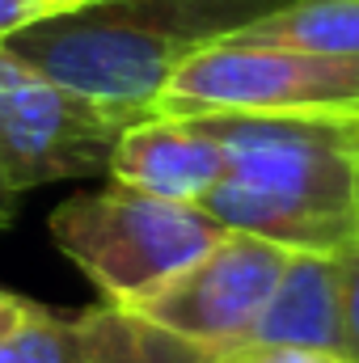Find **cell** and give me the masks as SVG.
Listing matches in <instances>:
<instances>
[{
	"mask_svg": "<svg viewBox=\"0 0 359 363\" xmlns=\"http://www.w3.org/2000/svg\"><path fill=\"white\" fill-rule=\"evenodd\" d=\"M224 169L199 207L228 233L338 254L355 241L359 114H194Z\"/></svg>",
	"mask_w": 359,
	"mask_h": 363,
	"instance_id": "obj_1",
	"label": "cell"
},
{
	"mask_svg": "<svg viewBox=\"0 0 359 363\" xmlns=\"http://www.w3.org/2000/svg\"><path fill=\"white\" fill-rule=\"evenodd\" d=\"M283 4L292 0H89L17 30L4 47L68 89L153 118L174 68Z\"/></svg>",
	"mask_w": 359,
	"mask_h": 363,
	"instance_id": "obj_2",
	"label": "cell"
},
{
	"mask_svg": "<svg viewBox=\"0 0 359 363\" xmlns=\"http://www.w3.org/2000/svg\"><path fill=\"white\" fill-rule=\"evenodd\" d=\"M47 228L60 254L72 258L106 304L118 308H136L216 237H224L199 203L157 199L118 182L60 203Z\"/></svg>",
	"mask_w": 359,
	"mask_h": 363,
	"instance_id": "obj_3",
	"label": "cell"
},
{
	"mask_svg": "<svg viewBox=\"0 0 359 363\" xmlns=\"http://www.w3.org/2000/svg\"><path fill=\"white\" fill-rule=\"evenodd\" d=\"M153 114H359V55L270 47L233 34L174 68Z\"/></svg>",
	"mask_w": 359,
	"mask_h": 363,
	"instance_id": "obj_4",
	"label": "cell"
},
{
	"mask_svg": "<svg viewBox=\"0 0 359 363\" xmlns=\"http://www.w3.org/2000/svg\"><path fill=\"white\" fill-rule=\"evenodd\" d=\"M140 114L68 89L0 43V178L13 194L110 174L118 135Z\"/></svg>",
	"mask_w": 359,
	"mask_h": 363,
	"instance_id": "obj_5",
	"label": "cell"
},
{
	"mask_svg": "<svg viewBox=\"0 0 359 363\" xmlns=\"http://www.w3.org/2000/svg\"><path fill=\"white\" fill-rule=\"evenodd\" d=\"M287 254L292 250L270 245L263 237L224 228V237H216L131 313L207 351L250 342Z\"/></svg>",
	"mask_w": 359,
	"mask_h": 363,
	"instance_id": "obj_6",
	"label": "cell"
},
{
	"mask_svg": "<svg viewBox=\"0 0 359 363\" xmlns=\"http://www.w3.org/2000/svg\"><path fill=\"white\" fill-rule=\"evenodd\" d=\"M220 169L224 152L203 118H140L118 135L110 157V182L174 203H199Z\"/></svg>",
	"mask_w": 359,
	"mask_h": 363,
	"instance_id": "obj_7",
	"label": "cell"
},
{
	"mask_svg": "<svg viewBox=\"0 0 359 363\" xmlns=\"http://www.w3.org/2000/svg\"><path fill=\"white\" fill-rule=\"evenodd\" d=\"M250 342L313 347V351H343L347 355L338 254L292 250Z\"/></svg>",
	"mask_w": 359,
	"mask_h": 363,
	"instance_id": "obj_8",
	"label": "cell"
},
{
	"mask_svg": "<svg viewBox=\"0 0 359 363\" xmlns=\"http://www.w3.org/2000/svg\"><path fill=\"white\" fill-rule=\"evenodd\" d=\"M89 363H207V347H194L178 334L144 321L131 308L97 304L81 313Z\"/></svg>",
	"mask_w": 359,
	"mask_h": 363,
	"instance_id": "obj_9",
	"label": "cell"
},
{
	"mask_svg": "<svg viewBox=\"0 0 359 363\" xmlns=\"http://www.w3.org/2000/svg\"><path fill=\"white\" fill-rule=\"evenodd\" d=\"M237 38L321 55H359V0H292Z\"/></svg>",
	"mask_w": 359,
	"mask_h": 363,
	"instance_id": "obj_10",
	"label": "cell"
},
{
	"mask_svg": "<svg viewBox=\"0 0 359 363\" xmlns=\"http://www.w3.org/2000/svg\"><path fill=\"white\" fill-rule=\"evenodd\" d=\"M0 363H89L81 313H51L34 308L26 325L0 334Z\"/></svg>",
	"mask_w": 359,
	"mask_h": 363,
	"instance_id": "obj_11",
	"label": "cell"
},
{
	"mask_svg": "<svg viewBox=\"0 0 359 363\" xmlns=\"http://www.w3.org/2000/svg\"><path fill=\"white\" fill-rule=\"evenodd\" d=\"M207 363H355L343 351H313V347H279V342H237L211 351Z\"/></svg>",
	"mask_w": 359,
	"mask_h": 363,
	"instance_id": "obj_12",
	"label": "cell"
},
{
	"mask_svg": "<svg viewBox=\"0 0 359 363\" xmlns=\"http://www.w3.org/2000/svg\"><path fill=\"white\" fill-rule=\"evenodd\" d=\"M338 279H343V338L347 355L359 363V241L338 250Z\"/></svg>",
	"mask_w": 359,
	"mask_h": 363,
	"instance_id": "obj_13",
	"label": "cell"
},
{
	"mask_svg": "<svg viewBox=\"0 0 359 363\" xmlns=\"http://www.w3.org/2000/svg\"><path fill=\"white\" fill-rule=\"evenodd\" d=\"M47 13H43V4L38 0H0V43L4 38H13L17 30H26V26H34V21H43Z\"/></svg>",
	"mask_w": 359,
	"mask_h": 363,
	"instance_id": "obj_14",
	"label": "cell"
},
{
	"mask_svg": "<svg viewBox=\"0 0 359 363\" xmlns=\"http://www.w3.org/2000/svg\"><path fill=\"white\" fill-rule=\"evenodd\" d=\"M34 300H26V296H13V291H4L0 287V334H13L17 325H26L30 317H34Z\"/></svg>",
	"mask_w": 359,
	"mask_h": 363,
	"instance_id": "obj_15",
	"label": "cell"
},
{
	"mask_svg": "<svg viewBox=\"0 0 359 363\" xmlns=\"http://www.w3.org/2000/svg\"><path fill=\"white\" fill-rule=\"evenodd\" d=\"M13 211H17V194L9 190V182L0 178V228L13 224Z\"/></svg>",
	"mask_w": 359,
	"mask_h": 363,
	"instance_id": "obj_16",
	"label": "cell"
},
{
	"mask_svg": "<svg viewBox=\"0 0 359 363\" xmlns=\"http://www.w3.org/2000/svg\"><path fill=\"white\" fill-rule=\"evenodd\" d=\"M38 4H43L47 17H55V13H72V9H81V4H89V0H38Z\"/></svg>",
	"mask_w": 359,
	"mask_h": 363,
	"instance_id": "obj_17",
	"label": "cell"
},
{
	"mask_svg": "<svg viewBox=\"0 0 359 363\" xmlns=\"http://www.w3.org/2000/svg\"><path fill=\"white\" fill-rule=\"evenodd\" d=\"M355 241H359V207H355Z\"/></svg>",
	"mask_w": 359,
	"mask_h": 363,
	"instance_id": "obj_18",
	"label": "cell"
}]
</instances>
